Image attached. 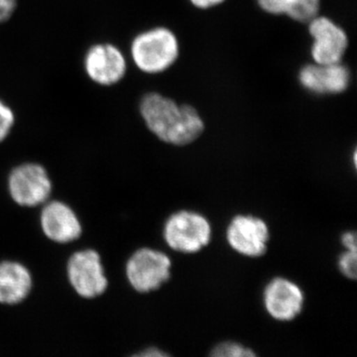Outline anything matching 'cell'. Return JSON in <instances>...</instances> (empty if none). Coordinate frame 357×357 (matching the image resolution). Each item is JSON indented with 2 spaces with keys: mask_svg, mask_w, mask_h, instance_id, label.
I'll use <instances>...</instances> for the list:
<instances>
[{
  "mask_svg": "<svg viewBox=\"0 0 357 357\" xmlns=\"http://www.w3.org/2000/svg\"><path fill=\"white\" fill-rule=\"evenodd\" d=\"M139 109L148 129L168 144L185 146L204 132V123L198 110L190 105H178L158 93L143 96Z\"/></svg>",
  "mask_w": 357,
  "mask_h": 357,
  "instance_id": "cell-1",
  "label": "cell"
},
{
  "mask_svg": "<svg viewBox=\"0 0 357 357\" xmlns=\"http://www.w3.org/2000/svg\"><path fill=\"white\" fill-rule=\"evenodd\" d=\"M31 289V273L24 265L15 261L0 262V304H20L28 297Z\"/></svg>",
  "mask_w": 357,
  "mask_h": 357,
  "instance_id": "cell-13",
  "label": "cell"
},
{
  "mask_svg": "<svg viewBox=\"0 0 357 357\" xmlns=\"http://www.w3.org/2000/svg\"><path fill=\"white\" fill-rule=\"evenodd\" d=\"M349 70L337 63L332 65L310 64L299 73L301 84L317 95H337L349 88Z\"/></svg>",
  "mask_w": 357,
  "mask_h": 357,
  "instance_id": "cell-11",
  "label": "cell"
},
{
  "mask_svg": "<svg viewBox=\"0 0 357 357\" xmlns=\"http://www.w3.org/2000/svg\"><path fill=\"white\" fill-rule=\"evenodd\" d=\"M17 8V0H0V23L6 22L13 17Z\"/></svg>",
  "mask_w": 357,
  "mask_h": 357,
  "instance_id": "cell-18",
  "label": "cell"
},
{
  "mask_svg": "<svg viewBox=\"0 0 357 357\" xmlns=\"http://www.w3.org/2000/svg\"><path fill=\"white\" fill-rule=\"evenodd\" d=\"M310 34L314 39L311 54L316 64L332 65L340 63L349 38L342 27L328 17H314L309 22Z\"/></svg>",
  "mask_w": 357,
  "mask_h": 357,
  "instance_id": "cell-9",
  "label": "cell"
},
{
  "mask_svg": "<svg viewBox=\"0 0 357 357\" xmlns=\"http://www.w3.org/2000/svg\"><path fill=\"white\" fill-rule=\"evenodd\" d=\"M192 6L201 9H208L222 3L225 0H190Z\"/></svg>",
  "mask_w": 357,
  "mask_h": 357,
  "instance_id": "cell-21",
  "label": "cell"
},
{
  "mask_svg": "<svg viewBox=\"0 0 357 357\" xmlns=\"http://www.w3.org/2000/svg\"><path fill=\"white\" fill-rule=\"evenodd\" d=\"M266 311L278 321H292L302 312L304 293L302 289L283 277H276L267 284L263 293Z\"/></svg>",
  "mask_w": 357,
  "mask_h": 357,
  "instance_id": "cell-10",
  "label": "cell"
},
{
  "mask_svg": "<svg viewBox=\"0 0 357 357\" xmlns=\"http://www.w3.org/2000/svg\"><path fill=\"white\" fill-rule=\"evenodd\" d=\"M8 189L16 204L22 206H37L50 197L52 182L43 166L35 163L22 164L11 171Z\"/></svg>",
  "mask_w": 357,
  "mask_h": 357,
  "instance_id": "cell-6",
  "label": "cell"
},
{
  "mask_svg": "<svg viewBox=\"0 0 357 357\" xmlns=\"http://www.w3.org/2000/svg\"><path fill=\"white\" fill-rule=\"evenodd\" d=\"M338 268L347 278L356 280L357 270L356 250H345L338 258Z\"/></svg>",
  "mask_w": 357,
  "mask_h": 357,
  "instance_id": "cell-16",
  "label": "cell"
},
{
  "mask_svg": "<svg viewBox=\"0 0 357 357\" xmlns=\"http://www.w3.org/2000/svg\"><path fill=\"white\" fill-rule=\"evenodd\" d=\"M131 58L136 67L146 74L168 70L178 56L175 34L165 27H156L138 34L131 42Z\"/></svg>",
  "mask_w": 357,
  "mask_h": 357,
  "instance_id": "cell-2",
  "label": "cell"
},
{
  "mask_svg": "<svg viewBox=\"0 0 357 357\" xmlns=\"http://www.w3.org/2000/svg\"><path fill=\"white\" fill-rule=\"evenodd\" d=\"M130 357H171L166 352L161 351L159 349H155V347H150V349H144V351L138 352V354H134Z\"/></svg>",
  "mask_w": 357,
  "mask_h": 357,
  "instance_id": "cell-20",
  "label": "cell"
},
{
  "mask_svg": "<svg viewBox=\"0 0 357 357\" xmlns=\"http://www.w3.org/2000/svg\"><path fill=\"white\" fill-rule=\"evenodd\" d=\"M14 123L15 115L13 109L0 98V143L9 135Z\"/></svg>",
  "mask_w": 357,
  "mask_h": 357,
  "instance_id": "cell-17",
  "label": "cell"
},
{
  "mask_svg": "<svg viewBox=\"0 0 357 357\" xmlns=\"http://www.w3.org/2000/svg\"><path fill=\"white\" fill-rule=\"evenodd\" d=\"M270 234L266 222L255 215H238L227 229L230 248L246 257H261L267 251Z\"/></svg>",
  "mask_w": 357,
  "mask_h": 357,
  "instance_id": "cell-8",
  "label": "cell"
},
{
  "mask_svg": "<svg viewBox=\"0 0 357 357\" xmlns=\"http://www.w3.org/2000/svg\"><path fill=\"white\" fill-rule=\"evenodd\" d=\"M172 262L164 252L143 248L129 258L126 264V276L134 290L149 293L158 290L170 280Z\"/></svg>",
  "mask_w": 357,
  "mask_h": 357,
  "instance_id": "cell-4",
  "label": "cell"
},
{
  "mask_svg": "<svg viewBox=\"0 0 357 357\" xmlns=\"http://www.w3.org/2000/svg\"><path fill=\"white\" fill-rule=\"evenodd\" d=\"M210 357H257L255 352L236 342H227L218 344Z\"/></svg>",
  "mask_w": 357,
  "mask_h": 357,
  "instance_id": "cell-15",
  "label": "cell"
},
{
  "mask_svg": "<svg viewBox=\"0 0 357 357\" xmlns=\"http://www.w3.org/2000/svg\"><path fill=\"white\" fill-rule=\"evenodd\" d=\"M40 222L45 236L58 243L77 241L83 230L76 213L62 202L47 204L42 210Z\"/></svg>",
  "mask_w": 357,
  "mask_h": 357,
  "instance_id": "cell-12",
  "label": "cell"
},
{
  "mask_svg": "<svg viewBox=\"0 0 357 357\" xmlns=\"http://www.w3.org/2000/svg\"><path fill=\"white\" fill-rule=\"evenodd\" d=\"M265 13L282 15L286 14L293 20L309 23L318 16L319 0H257Z\"/></svg>",
  "mask_w": 357,
  "mask_h": 357,
  "instance_id": "cell-14",
  "label": "cell"
},
{
  "mask_svg": "<svg viewBox=\"0 0 357 357\" xmlns=\"http://www.w3.org/2000/svg\"><path fill=\"white\" fill-rule=\"evenodd\" d=\"M163 236L169 248L174 251L194 255L210 243L211 223L196 211H177L167 218Z\"/></svg>",
  "mask_w": 357,
  "mask_h": 357,
  "instance_id": "cell-3",
  "label": "cell"
},
{
  "mask_svg": "<svg viewBox=\"0 0 357 357\" xmlns=\"http://www.w3.org/2000/svg\"><path fill=\"white\" fill-rule=\"evenodd\" d=\"M84 69L93 83L102 86L119 84L128 72V62L119 47L112 43L93 45L84 57Z\"/></svg>",
  "mask_w": 357,
  "mask_h": 357,
  "instance_id": "cell-7",
  "label": "cell"
},
{
  "mask_svg": "<svg viewBox=\"0 0 357 357\" xmlns=\"http://www.w3.org/2000/svg\"><path fill=\"white\" fill-rule=\"evenodd\" d=\"M67 273L72 287L84 299L102 295L109 286L100 256L93 249L77 251L70 256Z\"/></svg>",
  "mask_w": 357,
  "mask_h": 357,
  "instance_id": "cell-5",
  "label": "cell"
},
{
  "mask_svg": "<svg viewBox=\"0 0 357 357\" xmlns=\"http://www.w3.org/2000/svg\"><path fill=\"white\" fill-rule=\"evenodd\" d=\"M342 243L347 250H356V232H345L342 236Z\"/></svg>",
  "mask_w": 357,
  "mask_h": 357,
  "instance_id": "cell-19",
  "label": "cell"
}]
</instances>
